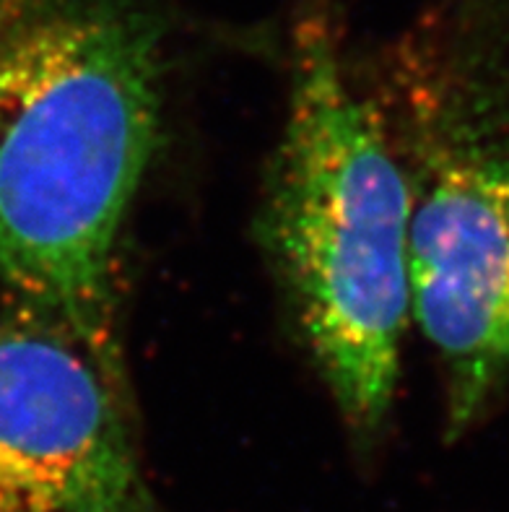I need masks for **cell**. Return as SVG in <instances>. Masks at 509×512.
<instances>
[{
	"instance_id": "cell-1",
	"label": "cell",
	"mask_w": 509,
	"mask_h": 512,
	"mask_svg": "<svg viewBox=\"0 0 509 512\" xmlns=\"http://www.w3.org/2000/svg\"><path fill=\"white\" fill-rule=\"evenodd\" d=\"M164 73L151 0H0V279L117 375V247Z\"/></svg>"
},
{
	"instance_id": "cell-2",
	"label": "cell",
	"mask_w": 509,
	"mask_h": 512,
	"mask_svg": "<svg viewBox=\"0 0 509 512\" xmlns=\"http://www.w3.org/2000/svg\"><path fill=\"white\" fill-rule=\"evenodd\" d=\"M408 185L382 115L325 16L291 39L289 97L263 240L338 414L359 448L385 432L411 320Z\"/></svg>"
},
{
	"instance_id": "cell-3",
	"label": "cell",
	"mask_w": 509,
	"mask_h": 512,
	"mask_svg": "<svg viewBox=\"0 0 509 512\" xmlns=\"http://www.w3.org/2000/svg\"><path fill=\"white\" fill-rule=\"evenodd\" d=\"M377 110L411 203V318L463 435L509 372V143L481 81L432 50L400 60Z\"/></svg>"
},
{
	"instance_id": "cell-4",
	"label": "cell",
	"mask_w": 509,
	"mask_h": 512,
	"mask_svg": "<svg viewBox=\"0 0 509 512\" xmlns=\"http://www.w3.org/2000/svg\"><path fill=\"white\" fill-rule=\"evenodd\" d=\"M0 512H167L125 375L24 305L0 323Z\"/></svg>"
}]
</instances>
